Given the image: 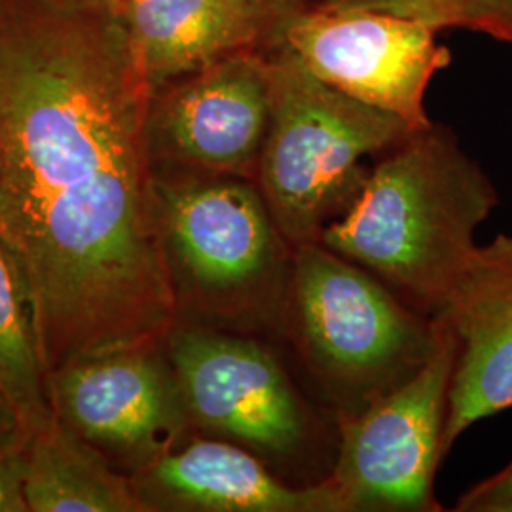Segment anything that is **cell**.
<instances>
[{
    "instance_id": "1",
    "label": "cell",
    "mask_w": 512,
    "mask_h": 512,
    "mask_svg": "<svg viewBox=\"0 0 512 512\" xmlns=\"http://www.w3.org/2000/svg\"><path fill=\"white\" fill-rule=\"evenodd\" d=\"M152 97L126 2L0 0V243L48 376L177 325Z\"/></svg>"
},
{
    "instance_id": "2",
    "label": "cell",
    "mask_w": 512,
    "mask_h": 512,
    "mask_svg": "<svg viewBox=\"0 0 512 512\" xmlns=\"http://www.w3.org/2000/svg\"><path fill=\"white\" fill-rule=\"evenodd\" d=\"M499 196L444 126L380 154L348 211L319 239L378 277L406 304L435 315L476 249Z\"/></svg>"
},
{
    "instance_id": "3",
    "label": "cell",
    "mask_w": 512,
    "mask_h": 512,
    "mask_svg": "<svg viewBox=\"0 0 512 512\" xmlns=\"http://www.w3.org/2000/svg\"><path fill=\"white\" fill-rule=\"evenodd\" d=\"M156 202L177 323L279 344L294 249L253 179L156 165Z\"/></svg>"
},
{
    "instance_id": "4",
    "label": "cell",
    "mask_w": 512,
    "mask_h": 512,
    "mask_svg": "<svg viewBox=\"0 0 512 512\" xmlns=\"http://www.w3.org/2000/svg\"><path fill=\"white\" fill-rule=\"evenodd\" d=\"M437 319L321 243L294 249L281 340L330 418L359 414L412 378Z\"/></svg>"
},
{
    "instance_id": "5",
    "label": "cell",
    "mask_w": 512,
    "mask_h": 512,
    "mask_svg": "<svg viewBox=\"0 0 512 512\" xmlns=\"http://www.w3.org/2000/svg\"><path fill=\"white\" fill-rule=\"evenodd\" d=\"M270 50L274 103L256 184L296 249L319 243L365 183L370 165L416 129L308 71L283 44Z\"/></svg>"
},
{
    "instance_id": "6",
    "label": "cell",
    "mask_w": 512,
    "mask_h": 512,
    "mask_svg": "<svg viewBox=\"0 0 512 512\" xmlns=\"http://www.w3.org/2000/svg\"><path fill=\"white\" fill-rule=\"evenodd\" d=\"M277 346L192 323H177L164 340L192 427L247 448L287 480L311 484L304 475L319 461L332 467L336 425L315 410Z\"/></svg>"
},
{
    "instance_id": "7",
    "label": "cell",
    "mask_w": 512,
    "mask_h": 512,
    "mask_svg": "<svg viewBox=\"0 0 512 512\" xmlns=\"http://www.w3.org/2000/svg\"><path fill=\"white\" fill-rule=\"evenodd\" d=\"M437 319L429 359L404 384L359 414L334 416L336 454L325 478L344 512H439L435 475L458 340Z\"/></svg>"
},
{
    "instance_id": "8",
    "label": "cell",
    "mask_w": 512,
    "mask_h": 512,
    "mask_svg": "<svg viewBox=\"0 0 512 512\" xmlns=\"http://www.w3.org/2000/svg\"><path fill=\"white\" fill-rule=\"evenodd\" d=\"M439 31L385 12L306 8L281 25L277 42L325 84L420 131L433 124L429 84L452 61Z\"/></svg>"
},
{
    "instance_id": "9",
    "label": "cell",
    "mask_w": 512,
    "mask_h": 512,
    "mask_svg": "<svg viewBox=\"0 0 512 512\" xmlns=\"http://www.w3.org/2000/svg\"><path fill=\"white\" fill-rule=\"evenodd\" d=\"M272 103L268 48L224 57L165 84L150 107L154 164L256 181Z\"/></svg>"
},
{
    "instance_id": "10",
    "label": "cell",
    "mask_w": 512,
    "mask_h": 512,
    "mask_svg": "<svg viewBox=\"0 0 512 512\" xmlns=\"http://www.w3.org/2000/svg\"><path fill=\"white\" fill-rule=\"evenodd\" d=\"M55 416L78 437L137 459L141 469L192 429L164 344L124 349L48 376Z\"/></svg>"
},
{
    "instance_id": "11",
    "label": "cell",
    "mask_w": 512,
    "mask_h": 512,
    "mask_svg": "<svg viewBox=\"0 0 512 512\" xmlns=\"http://www.w3.org/2000/svg\"><path fill=\"white\" fill-rule=\"evenodd\" d=\"M458 340L444 454L478 421L512 406V236L475 253L439 311Z\"/></svg>"
},
{
    "instance_id": "12",
    "label": "cell",
    "mask_w": 512,
    "mask_h": 512,
    "mask_svg": "<svg viewBox=\"0 0 512 512\" xmlns=\"http://www.w3.org/2000/svg\"><path fill=\"white\" fill-rule=\"evenodd\" d=\"M148 511L344 512L325 480L294 484L247 448L222 439L181 442L141 469Z\"/></svg>"
},
{
    "instance_id": "13",
    "label": "cell",
    "mask_w": 512,
    "mask_h": 512,
    "mask_svg": "<svg viewBox=\"0 0 512 512\" xmlns=\"http://www.w3.org/2000/svg\"><path fill=\"white\" fill-rule=\"evenodd\" d=\"M126 10L154 92L224 57L275 44L249 0H143L126 2Z\"/></svg>"
},
{
    "instance_id": "14",
    "label": "cell",
    "mask_w": 512,
    "mask_h": 512,
    "mask_svg": "<svg viewBox=\"0 0 512 512\" xmlns=\"http://www.w3.org/2000/svg\"><path fill=\"white\" fill-rule=\"evenodd\" d=\"M23 497L31 512L148 511L135 482L116 475L55 414L25 442Z\"/></svg>"
},
{
    "instance_id": "15",
    "label": "cell",
    "mask_w": 512,
    "mask_h": 512,
    "mask_svg": "<svg viewBox=\"0 0 512 512\" xmlns=\"http://www.w3.org/2000/svg\"><path fill=\"white\" fill-rule=\"evenodd\" d=\"M0 384L8 391L25 427L35 433L54 416L48 374L38 351L29 300L14 260L0 243Z\"/></svg>"
},
{
    "instance_id": "16",
    "label": "cell",
    "mask_w": 512,
    "mask_h": 512,
    "mask_svg": "<svg viewBox=\"0 0 512 512\" xmlns=\"http://www.w3.org/2000/svg\"><path fill=\"white\" fill-rule=\"evenodd\" d=\"M454 0H311L315 10H372L404 18L421 19L437 29H448Z\"/></svg>"
},
{
    "instance_id": "17",
    "label": "cell",
    "mask_w": 512,
    "mask_h": 512,
    "mask_svg": "<svg viewBox=\"0 0 512 512\" xmlns=\"http://www.w3.org/2000/svg\"><path fill=\"white\" fill-rule=\"evenodd\" d=\"M448 27L471 29L512 44V0H454Z\"/></svg>"
},
{
    "instance_id": "18",
    "label": "cell",
    "mask_w": 512,
    "mask_h": 512,
    "mask_svg": "<svg viewBox=\"0 0 512 512\" xmlns=\"http://www.w3.org/2000/svg\"><path fill=\"white\" fill-rule=\"evenodd\" d=\"M454 511L512 512V461L505 469L461 495Z\"/></svg>"
},
{
    "instance_id": "19",
    "label": "cell",
    "mask_w": 512,
    "mask_h": 512,
    "mask_svg": "<svg viewBox=\"0 0 512 512\" xmlns=\"http://www.w3.org/2000/svg\"><path fill=\"white\" fill-rule=\"evenodd\" d=\"M29 511L23 497V452L0 444V512Z\"/></svg>"
},
{
    "instance_id": "20",
    "label": "cell",
    "mask_w": 512,
    "mask_h": 512,
    "mask_svg": "<svg viewBox=\"0 0 512 512\" xmlns=\"http://www.w3.org/2000/svg\"><path fill=\"white\" fill-rule=\"evenodd\" d=\"M27 439H29V431L19 414L18 406L0 384V444L23 450Z\"/></svg>"
},
{
    "instance_id": "21",
    "label": "cell",
    "mask_w": 512,
    "mask_h": 512,
    "mask_svg": "<svg viewBox=\"0 0 512 512\" xmlns=\"http://www.w3.org/2000/svg\"><path fill=\"white\" fill-rule=\"evenodd\" d=\"M253 4L258 16L264 19L268 29L274 35L275 44H277V35L281 25L294 14L306 10L310 6L311 0H249Z\"/></svg>"
},
{
    "instance_id": "22",
    "label": "cell",
    "mask_w": 512,
    "mask_h": 512,
    "mask_svg": "<svg viewBox=\"0 0 512 512\" xmlns=\"http://www.w3.org/2000/svg\"><path fill=\"white\" fill-rule=\"evenodd\" d=\"M122 2H128V4H133V2H143V0H122Z\"/></svg>"
}]
</instances>
